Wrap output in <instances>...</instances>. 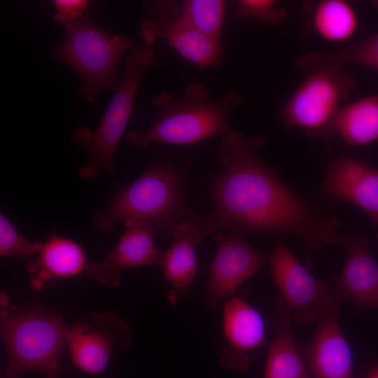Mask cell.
Segmentation results:
<instances>
[{
	"label": "cell",
	"mask_w": 378,
	"mask_h": 378,
	"mask_svg": "<svg viewBox=\"0 0 378 378\" xmlns=\"http://www.w3.org/2000/svg\"><path fill=\"white\" fill-rule=\"evenodd\" d=\"M265 143L263 136L239 130L221 138L217 157L222 169L210 178L212 208L200 220L204 236L290 234L303 239L309 251L341 244L337 219L314 210L258 159L256 151Z\"/></svg>",
	"instance_id": "obj_1"
},
{
	"label": "cell",
	"mask_w": 378,
	"mask_h": 378,
	"mask_svg": "<svg viewBox=\"0 0 378 378\" xmlns=\"http://www.w3.org/2000/svg\"><path fill=\"white\" fill-rule=\"evenodd\" d=\"M193 160L189 155L177 165L160 154L134 181L115 188L108 206L94 214V227L108 233L120 221L140 220L150 225L156 234L171 239L179 223L201 216L186 202Z\"/></svg>",
	"instance_id": "obj_2"
},
{
	"label": "cell",
	"mask_w": 378,
	"mask_h": 378,
	"mask_svg": "<svg viewBox=\"0 0 378 378\" xmlns=\"http://www.w3.org/2000/svg\"><path fill=\"white\" fill-rule=\"evenodd\" d=\"M245 100L244 94L235 92L212 99L200 83H190L177 97L163 90L153 99L155 111L148 128L129 131L126 138L131 145L141 148L152 144L192 145L222 138L230 130V114Z\"/></svg>",
	"instance_id": "obj_3"
},
{
	"label": "cell",
	"mask_w": 378,
	"mask_h": 378,
	"mask_svg": "<svg viewBox=\"0 0 378 378\" xmlns=\"http://www.w3.org/2000/svg\"><path fill=\"white\" fill-rule=\"evenodd\" d=\"M68 329L55 309L40 303L12 304L3 293L0 333L8 355L5 374L33 372L57 378Z\"/></svg>",
	"instance_id": "obj_4"
},
{
	"label": "cell",
	"mask_w": 378,
	"mask_h": 378,
	"mask_svg": "<svg viewBox=\"0 0 378 378\" xmlns=\"http://www.w3.org/2000/svg\"><path fill=\"white\" fill-rule=\"evenodd\" d=\"M304 76L281 111L288 127H298L314 136L330 137L332 122L352 92L355 83L333 53L308 54L297 62Z\"/></svg>",
	"instance_id": "obj_5"
},
{
	"label": "cell",
	"mask_w": 378,
	"mask_h": 378,
	"mask_svg": "<svg viewBox=\"0 0 378 378\" xmlns=\"http://www.w3.org/2000/svg\"><path fill=\"white\" fill-rule=\"evenodd\" d=\"M132 45L130 36L112 34L84 14L66 24L64 36L55 52L80 77L79 96L93 102L102 91H117L120 85L118 66Z\"/></svg>",
	"instance_id": "obj_6"
},
{
	"label": "cell",
	"mask_w": 378,
	"mask_h": 378,
	"mask_svg": "<svg viewBox=\"0 0 378 378\" xmlns=\"http://www.w3.org/2000/svg\"><path fill=\"white\" fill-rule=\"evenodd\" d=\"M155 59L153 48L135 46L125 64L124 78L97 127L82 126L74 133L73 140L87 154L85 163L78 169L82 179H94L102 170L115 171L114 155L131 116L141 78Z\"/></svg>",
	"instance_id": "obj_7"
},
{
	"label": "cell",
	"mask_w": 378,
	"mask_h": 378,
	"mask_svg": "<svg viewBox=\"0 0 378 378\" xmlns=\"http://www.w3.org/2000/svg\"><path fill=\"white\" fill-rule=\"evenodd\" d=\"M144 8L145 16L139 34L144 45L150 46L162 39L199 68H218L223 64V45L192 27L181 16L178 1H146Z\"/></svg>",
	"instance_id": "obj_8"
},
{
	"label": "cell",
	"mask_w": 378,
	"mask_h": 378,
	"mask_svg": "<svg viewBox=\"0 0 378 378\" xmlns=\"http://www.w3.org/2000/svg\"><path fill=\"white\" fill-rule=\"evenodd\" d=\"M267 262L291 318L299 324L318 321L332 305L341 304L333 286L315 279L284 244L275 245Z\"/></svg>",
	"instance_id": "obj_9"
},
{
	"label": "cell",
	"mask_w": 378,
	"mask_h": 378,
	"mask_svg": "<svg viewBox=\"0 0 378 378\" xmlns=\"http://www.w3.org/2000/svg\"><path fill=\"white\" fill-rule=\"evenodd\" d=\"M132 342L130 325L114 312H92L69 326L67 344L77 369L99 375L106 370L112 352L127 349Z\"/></svg>",
	"instance_id": "obj_10"
},
{
	"label": "cell",
	"mask_w": 378,
	"mask_h": 378,
	"mask_svg": "<svg viewBox=\"0 0 378 378\" xmlns=\"http://www.w3.org/2000/svg\"><path fill=\"white\" fill-rule=\"evenodd\" d=\"M216 239L219 244L206 293V303L211 309H216L222 300L257 273L267 260V257L251 246L241 233L225 232Z\"/></svg>",
	"instance_id": "obj_11"
},
{
	"label": "cell",
	"mask_w": 378,
	"mask_h": 378,
	"mask_svg": "<svg viewBox=\"0 0 378 378\" xmlns=\"http://www.w3.org/2000/svg\"><path fill=\"white\" fill-rule=\"evenodd\" d=\"M125 230L105 258L88 263L84 273L90 279L111 288L121 282L123 270L130 267L160 265L162 257L153 237L156 234L148 223L140 220L125 221Z\"/></svg>",
	"instance_id": "obj_12"
},
{
	"label": "cell",
	"mask_w": 378,
	"mask_h": 378,
	"mask_svg": "<svg viewBox=\"0 0 378 378\" xmlns=\"http://www.w3.org/2000/svg\"><path fill=\"white\" fill-rule=\"evenodd\" d=\"M345 248L343 267L334 281L337 300L350 302L359 310L378 308V264L368 245V237L361 232L341 234Z\"/></svg>",
	"instance_id": "obj_13"
},
{
	"label": "cell",
	"mask_w": 378,
	"mask_h": 378,
	"mask_svg": "<svg viewBox=\"0 0 378 378\" xmlns=\"http://www.w3.org/2000/svg\"><path fill=\"white\" fill-rule=\"evenodd\" d=\"M323 192L360 207L378 227V169L358 159L331 155Z\"/></svg>",
	"instance_id": "obj_14"
},
{
	"label": "cell",
	"mask_w": 378,
	"mask_h": 378,
	"mask_svg": "<svg viewBox=\"0 0 378 378\" xmlns=\"http://www.w3.org/2000/svg\"><path fill=\"white\" fill-rule=\"evenodd\" d=\"M223 332L225 344L220 351V360L227 370L239 371L247 368L248 352L266 343L261 315L240 298L234 297L225 304Z\"/></svg>",
	"instance_id": "obj_15"
},
{
	"label": "cell",
	"mask_w": 378,
	"mask_h": 378,
	"mask_svg": "<svg viewBox=\"0 0 378 378\" xmlns=\"http://www.w3.org/2000/svg\"><path fill=\"white\" fill-rule=\"evenodd\" d=\"M200 218L201 216L179 223L162 257L160 267L171 286L167 297L172 305L181 302L195 285L198 272L195 248L204 237L200 227Z\"/></svg>",
	"instance_id": "obj_16"
},
{
	"label": "cell",
	"mask_w": 378,
	"mask_h": 378,
	"mask_svg": "<svg viewBox=\"0 0 378 378\" xmlns=\"http://www.w3.org/2000/svg\"><path fill=\"white\" fill-rule=\"evenodd\" d=\"M340 304L323 314L309 342L308 362L314 378H353L351 351L338 323Z\"/></svg>",
	"instance_id": "obj_17"
},
{
	"label": "cell",
	"mask_w": 378,
	"mask_h": 378,
	"mask_svg": "<svg viewBox=\"0 0 378 378\" xmlns=\"http://www.w3.org/2000/svg\"><path fill=\"white\" fill-rule=\"evenodd\" d=\"M86 265L83 250L77 243L51 235L27 264L30 284L36 290L52 286L59 279L84 272Z\"/></svg>",
	"instance_id": "obj_18"
},
{
	"label": "cell",
	"mask_w": 378,
	"mask_h": 378,
	"mask_svg": "<svg viewBox=\"0 0 378 378\" xmlns=\"http://www.w3.org/2000/svg\"><path fill=\"white\" fill-rule=\"evenodd\" d=\"M291 315L283 298L274 303L270 323L274 330L266 360L264 378H312L297 347Z\"/></svg>",
	"instance_id": "obj_19"
},
{
	"label": "cell",
	"mask_w": 378,
	"mask_h": 378,
	"mask_svg": "<svg viewBox=\"0 0 378 378\" xmlns=\"http://www.w3.org/2000/svg\"><path fill=\"white\" fill-rule=\"evenodd\" d=\"M337 135L349 145L364 146L378 139V94L342 105L330 128V136Z\"/></svg>",
	"instance_id": "obj_20"
},
{
	"label": "cell",
	"mask_w": 378,
	"mask_h": 378,
	"mask_svg": "<svg viewBox=\"0 0 378 378\" xmlns=\"http://www.w3.org/2000/svg\"><path fill=\"white\" fill-rule=\"evenodd\" d=\"M307 10L313 31L326 41H347L358 29L357 13L346 1L323 0L307 6Z\"/></svg>",
	"instance_id": "obj_21"
},
{
	"label": "cell",
	"mask_w": 378,
	"mask_h": 378,
	"mask_svg": "<svg viewBox=\"0 0 378 378\" xmlns=\"http://www.w3.org/2000/svg\"><path fill=\"white\" fill-rule=\"evenodd\" d=\"M184 20L195 30L222 44L225 1L221 0H185L179 3Z\"/></svg>",
	"instance_id": "obj_22"
},
{
	"label": "cell",
	"mask_w": 378,
	"mask_h": 378,
	"mask_svg": "<svg viewBox=\"0 0 378 378\" xmlns=\"http://www.w3.org/2000/svg\"><path fill=\"white\" fill-rule=\"evenodd\" d=\"M42 242H30L24 237L3 214H0V255L7 258L34 256Z\"/></svg>",
	"instance_id": "obj_23"
},
{
	"label": "cell",
	"mask_w": 378,
	"mask_h": 378,
	"mask_svg": "<svg viewBox=\"0 0 378 378\" xmlns=\"http://www.w3.org/2000/svg\"><path fill=\"white\" fill-rule=\"evenodd\" d=\"M334 56L342 66L353 63L378 72V32L342 48Z\"/></svg>",
	"instance_id": "obj_24"
},
{
	"label": "cell",
	"mask_w": 378,
	"mask_h": 378,
	"mask_svg": "<svg viewBox=\"0 0 378 378\" xmlns=\"http://www.w3.org/2000/svg\"><path fill=\"white\" fill-rule=\"evenodd\" d=\"M236 13L239 18H251L274 25L281 22L287 15L286 9L275 0H239Z\"/></svg>",
	"instance_id": "obj_25"
},
{
	"label": "cell",
	"mask_w": 378,
	"mask_h": 378,
	"mask_svg": "<svg viewBox=\"0 0 378 378\" xmlns=\"http://www.w3.org/2000/svg\"><path fill=\"white\" fill-rule=\"evenodd\" d=\"M54 4V20L67 24L85 14L89 3L85 0H55Z\"/></svg>",
	"instance_id": "obj_26"
},
{
	"label": "cell",
	"mask_w": 378,
	"mask_h": 378,
	"mask_svg": "<svg viewBox=\"0 0 378 378\" xmlns=\"http://www.w3.org/2000/svg\"><path fill=\"white\" fill-rule=\"evenodd\" d=\"M366 378H378V365L374 366L370 370Z\"/></svg>",
	"instance_id": "obj_27"
},
{
	"label": "cell",
	"mask_w": 378,
	"mask_h": 378,
	"mask_svg": "<svg viewBox=\"0 0 378 378\" xmlns=\"http://www.w3.org/2000/svg\"><path fill=\"white\" fill-rule=\"evenodd\" d=\"M3 378H20V376L6 374Z\"/></svg>",
	"instance_id": "obj_28"
},
{
	"label": "cell",
	"mask_w": 378,
	"mask_h": 378,
	"mask_svg": "<svg viewBox=\"0 0 378 378\" xmlns=\"http://www.w3.org/2000/svg\"><path fill=\"white\" fill-rule=\"evenodd\" d=\"M371 4L374 8H378V1H373L371 2Z\"/></svg>",
	"instance_id": "obj_29"
}]
</instances>
